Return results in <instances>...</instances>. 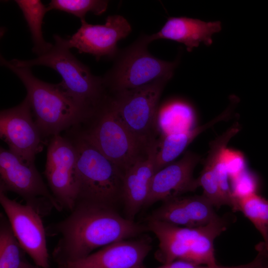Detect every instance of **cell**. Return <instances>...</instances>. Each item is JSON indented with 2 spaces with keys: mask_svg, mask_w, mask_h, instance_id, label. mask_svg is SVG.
I'll return each mask as SVG.
<instances>
[{
  "mask_svg": "<svg viewBox=\"0 0 268 268\" xmlns=\"http://www.w3.org/2000/svg\"><path fill=\"white\" fill-rule=\"evenodd\" d=\"M70 212L48 230L50 235L60 236L52 253L58 265L81 259L97 248L148 230L122 217L115 206L103 203L78 201Z\"/></svg>",
  "mask_w": 268,
  "mask_h": 268,
  "instance_id": "1",
  "label": "cell"
},
{
  "mask_svg": "<svg viewBox=\"0 0 268 268\" xmlns=\"http://www.w3.org/2000/svg\"><path fill=\"white\" fill-rule=\"evenodd\" d=\"M0 64L16 74L25 86L34 121L43 137L60 134L91 116L72 100L59 83L42 81L33 74L31 68L15 66L1 56Z\"/></svg>",
  "mask_w": 268,
  "mask_h": 268,
  "instance_id": "2",
  "label": "cell"
},
{
  "mask_svg": "<svg viewBox=\"0 0 268 268\" xmlns=\"http://www.w3.org/2000/svg\"><path fill=\"white\" fill-rule=\"evenodd\" d=\"M55 43L46 54L30 60L12 59L14 65L31 68L50 67L62 77L60 84L72 100L91 116L106 100L108 94L102 77L92 74L66 45L65 39L54 35Z\"/></svg>",
  "mask_w": 268,
  "mask_h": 268,
  "instance_id": "3",
  "label": "cell"
},
{
  "mask_svg": "<svg viewBox=\"0 0 268 268\" xmlns=\"http://www.w3.org/2000/svg\"><path fill=\"white\" fill-rule=\"evenodd\" d=\"M226 216H218L206 225L177 226L149 218L147 229L159 241L156 259L162 264L181 260L198 265H216L214 242L228 226Z\"/></svg>",
  "mask_w": 268,
  "mask_h": 268,
  "instance_id": "4",
  "label": "cell"
},
{
  "mask_svg": "<svg viewBox=\"0 0 268 268\" xmlns=\"http://www.w3.org/2000/svg\"><path fill=\"white\" fill-rule=\"evenodd\" d=\"M67 136L76 154L77 199L113 206L121 199L123 172L74 128Z\"/></svg>",
  "mask_w": 268,
  "mask_h": 268,
  "instance_id": "5",
  "label": "cell"
},
{
  "mask_svg": "<svg viewBox=\"0 0 268 268\" xmlns=\"http://www.w3.org/2000/svg\"><path fill=\"white\" fill-rule=\"evenodd\" d=\"M148 35H142L119 50L112 67L102 76L107 91L115 93L144 86L161 78L172 77L179 60H161L147 49Z\"/></svg>",
  "mask_w": 268,
  "mask_h": 268,
  "instance_id": "6",
  "label": "cell"
},
{
  "mask_svg": "<svg viewBox=\"0 0 268 268\" xmlns=\"http://www.w3.org/2000/svg\"><path fill=\"white\" fill-rule=\"evenodd\" d=\"M108 97V96H107ZM93 123L86 130L73 127L78 133L123 173L145 152L122 122L108 97L92 115Z\"/></svg>",
  "mask_w": 268,
  "mask_h": 268,
  "instance_id": "7",
  "label": "cell"
},
{
  "mask_svg": "<svg viewBox=\"0 0 268 268\" xmlns=\"http://www.w3.org/2000/svg\"><path fill=\"white\" fill-rule=\"evenodd\" d=\"M171 78H161L142 86L108 95L114 111L145 148L155 140L159 101Z\"/></svg>",
  "mask_w": 268,
  "mask_h": 268,
  "instance_id": "8",
  "label": "cell"
},
{
  "mask_svg": "<svg viewBox=\"0 0 268 268\" xmlns=\"http://www.w3.org/2000/svg\"><path fill=\"white\" fill-rule=\"evenodd\" d=\"M0 189L18 195L41 215L52 208L62 210L35 164L24 162L2 147L0 148Z\"/></svg>",
  "mask_w": 268,
  "mask_h": 268,
  "instance_id": "9",
  "label": "cell"
},
{
  "mask_svg": "<svg viewBox=\"0 0 268 268\" xmlns=\"http://www.w3.org/2000/svg\"><path fill=\"white\" fill-rule=\"evenodd\" d=\"M44 173L52 195L62 209L71 211L77 199L76 154L67 136L60 134L51 137Z\"/></svg>",
  "mask_w": 268,
  "mask_h": 268,
  "instance_id": "10",
  "label": "cell"
},
{
  "mask_svg": "<svg viewBox=\"0 0 268 268\" xmlns=\"http://www.w3.org/2000/svg\"><path fill=\"white\" fill-rule=\"evenodd\" d=\"M0 203L12 230L35 265L50 268L46 231L41 215L32 206L9 199L6 192L0 189Z\"/></svg>",
  "mask_w": 268,
  "mask_h": 268,
  "instance_id": "11",
  "label": "cell"
},
{
  "mask_svg": "<svg viewBox=\"0 0 268 268\" xmlns=\"http://www.w3.org/2000/svg\"><path fill=\"white\" fill-rule=\"evenodd\" d=\"M27 96L18 105L0 112V136L9 150L28 164H34L42 150V136L33 119Z\"/></svg>",
  "mask_w": 268,
  "mask_h": 268,
  "instance_id": "12",
  "label": "cell"
},
{
  "mask_svg": "<svg viewBox=\"0 0 268 268\" xmlns=\"http://www.w3.org/2000/svg\"><path fill=\"white\" fill-rule=\"evenodd\" d=\"M80 21V27L69 39H65V43L70 49L91 55L97 61L103 57L114 59L119 51L118 43L132 30L127 19L119 14L108 16L104 24H89L85 19Z\"/></svg>",
  "mask_w": 268,
  "mask_h": 268,
  "instance_id": "13",
  "label": "cell"
},
{
  "mask_svg": "<svg viewBox=\"0 0 268 268\" xmlns=\"http://www.w3.org/2000/svg\"><path fill=\"white\" fill-rule=\"evenodd\" d=\"M200 160L199 155L188 151L178 161L157 171L152 179L144 207L195 191L199 185L193 174Z\"/></svg>",
  "mask_w": 268,
  "mask_h": 268,
  "instance_id": "14",
  "label": "cell"
},
{
  "mask_svg": "<svg viewBox=\"0 0 268 268\" xmlns=\"http://www.w3.org/2000/svg\"><path fill=\"white\" fill-rule=\"evenodd\" d=\"M151 246L145 239L122 240L86 257L58 265V268H143Z\"/></svg>",
  "mask_w": 268,
  "mask_h": 268,
  "instance_id": "15",
  "label": "cell"
},
{
  "mask_svg": "<svg viewBox=\"0 0 268 268\" xmlns=\"http://www.w3.org/2000/svg\"><path fill=\"white\" fill-rule=\"evenodd\" d=\"M158 142L153 141L145 153L124 173L121 198L127 218L133 220L144 206L150 183L155 173V157Z\"/></svg>",
  "mask_w": 268,
  "mask_h": 268,
  "instance_id": "16",
  "label": "cell"
},
{
  "mask_svg": "<svg viewBox=\"0 0 268 268\" xmlns=\"http://www.w3.org/2000/svg\"><path fill=\"white\" fill-rule=\"evenodd\" d=\"M221 30L220 21L205 22L187 17H169L156 33L147 35L149 42L158 39H168L185 45L188 52L203 43H212V35Z\"/></svg>",
  "mask_w": 268,
  "mask_h": 268,
  "instance_id": "17",
  "label": "cell"
},
{
  "mask_svg": "<svg viewBox=\"0 0 268 268\" xmlns=\"http://www.w3.org/2000/svg\"><path fill=\"white\" fill-rule=\"evenodd\" d=\"M231 113L225 110L220 115L201 126L186 131L169 133L158 142L155 157V173L171 163L201 133L216 123L229 118Z\"/></svg>",
  "mask_w": 268,
  "mask_h": 268,
  "instance_id": "18",
  "label": "cell"
},
{
  "mask_svg": "<svg viewBox=\"0 0 268 268\" xmlns=\"http://www.w3.org/2000/svg\"><path fill=\"white\" fill-rule=\"evenodd\" d=\"M15 2L22 11L30 30L33 52L38 56L46 54L53 46L45 40L42 32L43 18L48 11L47 6L39 0H16Z\"/></svg>",
  "mask_w": 268,
  "mask_h": 268,
  "instance_id": "19",
  "label": "cell"
},
{
  "mask_svg": "<svg viewBox=\"0 0 268 268\" xmlns=\"http://www.w3.org/2000/svg\"><path fill=\"white\" fill-rule=\"evenodd\" d=\"M0 268H28L25 252L16 239L6 216L0 218Z\"/></svg>",
  "mask_w": 268,
  "mask_h": 268,
  "instance_id": "20",
  "label": "cell"
},
{
  "mask_svg": "<svg viewBox=\"0 0 268 268\" xmlns=\"http://www.w3.org/2000/svg\"><path fill=\"white\" fill-rule=\"evenodd\" d=\"M234 210L240 211L262 235L268 251V200L257 193L235 198Z\"/></svg>",
  "mask_w": 268,
  "mask_h": 268,
  "instance_id": "21",
  "label": "cell"
},
{
  "mask_svg": "<svg viewBox=\"0 0 268 268\" xmlns=\"http://www.w3.org/2000/svg\"><path fill=\"white\" fill-rule=\"evenodd\" d=\"M109 1L105 0H52L47 8L48 11L58 10L71 14L80 20L91 12L95 15L104 13L108 7Z\"/></svg>",
  "mask_w": 268,
  "mask_h": 268,
  "instance_id": "22",
  "label": "cell"
},
{
  "mask_svg": "<svg viewBox=\"0 0 268 268\" xmlns=\"http://www.w3.org/2000/svg\"><path fill=\"white\" fill-rule=\"evenodd\" d=\"M257 255L251 262L236 266H222L219 265L203 266L194 264L188 262L177 260L153 268H267L268 255L266 251L262 248L257 249ZM143 268H147L144 267Z\"/></svg>",
  "mask_w": 268,
  "mask_h": 268,
  "instance_id": "23",
  "label": "cell"
},
{
  "mask_svg": "<svg viewBox=\"0 0 268 268\" xmlns=\"http://www.w3.org/2000/svg\"><path fill=\"white\" fill-rule=\"evenodd\" d=\"M232 179V192L234 198H241L257 193L258 180L253 174L244 170Z\"/></svg>",
  "mask_w": 268,
  "mask_h": 268,
  "instance_id": "24",
  "label": "cell"
},
{
  "mask_svg": "<svg viewBox=\"0 0 268 268\" xmlns=\"http://www.w3.org/2000/svg\"><path fill=\"white\" fill-rule=\"evenodd\" d=\"M229 178L232 179L246 169L243 154L238 150L225 148L221 155Z\"/></svg>",
  "mask_w": 268,
  "mask_h": 268,
  "instance_id": "25",
  "label": "cell"
},
{
  "mask_svg": "<svg viewBox=\"0 0 268 268\" xmlns=\"http://www.w3.org/2000/svg\"><path fill=\"white\" fill-rule=\"evenodd\" d=\"M28 268H41L36 265H33L32 264H30Z\"/></svg>",
  "mask_w": 268,
  "mask_h": 268,
  "instance_id": "26",
  "label": "cell"
},
{
  "mask_svg": "<svg viewBox=\"0 0 268 268\" xmlns=\"http://www.w3.org/2000/svg\"><path fill=\"white\" fill-rule=\"evenodd\" d=\"M267 268H268V264H267Z\"/></svg>",
  "mask_w": 268,
  "mask_h": 268,
  "instance_id": "27",
  "label": "cell"
}]
</instances>
